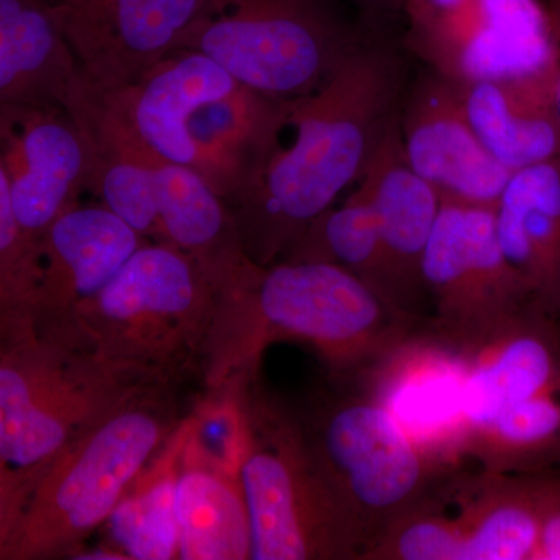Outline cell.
Masks as SVG:
<instances>
[{
  "label": "cell",
  "mask_w": 560,
  "mask_h": 560,
  "mask_svg": "<svg viewBox=\"0 0 560 560\" xmlns=\"http://www.w3.org/2000/svg\"><path fill=\"white\" fill-rule=\"evenodd\" d=\"M143 243L145 238L106 206L75 205L62 212L40 241L33 329H65Z\"/></svg>",
  "instance_id": "cell-16"
},
{
  "label": "cell",
  "mask_w": 560,
  "mask_h": 560,
  "mask_svg": "<svg viewBox=\"0 0 560 560\" xmlns=\"http://www.w3.org/2000/svg\"><path fill=\"white\" fill-rule=\"evenodd\" d=\"M248 442L238 467L250 560L363 558V534L331 488L296 419L248 399Z\"/></svg>",
  "instance_id": "cell-5"
},
{
  "label": "cell",
  "mask_w": 560,
  "mask_h": 560,
  "mask_svg": "<svg viewBox=\"0 0 560 560\" xmlns=\"http://www.w3.org/2000/svg\"><path fill=\"white\" fill-rule=\"evenodd\" d=\"M556 320H558V326L560 329V293H559L558 308H556Z\"/></svg>",
  "instance_id": "cell-35"
},
{
  "label": "cell",
  "mask_w": 560,
  "mask_h": 560,
  "mask_svg": "<svg viewBox=\"0 0 560 560\" xmlns=\"http://www.w3.org/2000/svg\"><path fill=\"white\" fill-rule=\"evenodd\" d=\"M501 250L556 318L560 293V158L512 173L495 205Z\"/></svg>",
  "instance_id": "cell-20"
},
{
  "label": "cell",
  "mask_w": 560,
  "mask_h": 560,
  "mask_svg": "<svg viewBox=\"0 0 560 560\" xmlns=\"http://www.w3.org/2000/svg\"><path fill=\"white\" fill-rule=\"evenodd\" d=\"M441 337L452 342L464 361L463 407L469 444L478 430L511 405L560 386L558 320L539 305L469 334Z\"/></svg>",
  "instance_id": "cell-15"
},
{
  "label": "cell",
  "mask_w": 560,
  "mask_h": 560,
  "mask_svg": "<svg viewBox=\"0 0 560 560\" xmlns=\"http://www.w3.org/2000/svg\"><path fill=\"white\" fill-rule=\"evenodd\" d=\"M359 187L377 217L390 304L423 323L422 259L442 201L440 191L405 160L399 114L368 162Z\"/></svg>",
  "instance_id": "cell-17"
},
{
  "label": "cell",
  "mask_w": 560,
  "mask_h": 560,
  "mask_svg": "<svg viewBox=\"0 0 560 560\" xmlns=\"http://www.w3.org/2000/svg\"><path fill=\"white\" fill-rule=\"evenodd\" d=\"M0 164L18 223L39 250L51 223L90 189V139L61 103L0 106Z\"/></svg>",
  "instance_id": "cell-12"
},
{
  "label": "cell",
  "mask_w": 560,
  "mask_h": 560,
  "mask_svg": "<svg viewBox=\"0 0 560 560\" xmlns=\"http://www.w3.org/2000/svg\"><path fill=\"white\" fill-rule=\"evenodd\" d=\"M419 326L338 265H260L242 289L220 298L206 382L209 389L249 382L264 349L280 340L312 346L335 374L355 381Z\"/></svg>",
  "instance_id": "cell-2"
},
{
  "label": "cell",
  "mask_w": 560,
  "mask_h": 560,
  "mask_svg": "<svg viewBox=\"0 0 560 560\" xmlns=\"http://www.w3.org/2000/svg\"><path fill=\"white\" fill-rule=\"evenodd\" d=\"M456 493L463 560H533L539 540L540 477L482 471Z\"/></svg>",
  "instance_id": "cell-24"
},
{
  "label": "cell",
  "mask_w": 560,
  "mask_h": 560,
  "mask_svg": "<svg viewBox=\"0 0 560 560\" xmlns=\"http://www.w3.org/2000/svg\"><path fill=\"white\" fill-rule=\"evenodd\" d=\"M219 302L215 287L186 253L145 242L65 329L49 335L142 381L175 386L205 371Z\"/></svg>",
  "instance_id": "cell-3"
},
{
  "label": "cell",
  "mask_w": 560,
  "mask_h": 560,
  "mask_svg": "<svg viewBox=\"0 0 560 560\" xmlns=\"http://www.w3.org/2000/svg\"><path fill=\"white\" fill-rule=\"evenodd\" d=\"M176 518L178 559H250L249 517L238 471L195 440L190 418L176 477Z\"/></svg>",
  "instance_id": "cell-21"
},
{
  "label": "cell",
  "mask_w": 560,
  "mask_h": 560,
  "mask_svg": "<svg viewBox=\"0 0 560 560\" xmlns=\"http://www.w3.org/2000/svg\"><path fill=\"white\" fill-rule=\"evenodd\" d=\"M283 260L338 265L390 304L377 217L360 187L342 205L331 206L313 221Z\"/></svg>",
  "instance_id": "cell-27"
},
{
  "label": "cell",
  "mask_w": 560,
  "mask_h": 560,
  "mask_svg": "<svg viewBox=\"0 0 560 560\" xmlns=\"http://www.w3.org/2000/svg\"><path fill=\"white\" fill-rule=\"evenodd\" d=\"M407 51L374 28L316 90L276 101L245 187L231 202L246 254L276 264L359 183L399 114Z\"/></svg>",
  "instance_id": "cell-1"
},
{
  "label": "cell",
  "mask_w": 560,
  "mask_h": 560,
  "mask_svg": "<svg viewBox=\"0 0 560 560\" xmlns=\"http://www.w3.org/2000/svg\"><path fill=\"white\" fill-rule=\"evenodd\" d=\"M552 65L517 79L459 86L464 108L482 145L511 172L560 158V121Z\"/></svg>",
  "instance_id": "cell-19"
},
{
  "label": "cell",
  "mask_w": 560,
  "mask_h": 560,
  "mask_svg": "<svg viewBox=\"0 0 560 560\" xmlns=\"http://www.w3.org/2000/svg\"><path fill=\"white\" fill-rule=\"evenodd\" d=\"M357 11L359 18L375 27L388 28L399 21L401 0H334Z\"/></svg>",
  "instance_id": "cell-32"
},
{
  "label": "cell",
  "mask_w": 560,
  "mask_h": 560,
  "mask_svg": "<svg viewBox=\"0 0 560 560\" xmlns=\"http://www.w3.org/2000/svg\"><path fill=\"white\" fill-rule=\"evenodd\" d=\"M469 458L497 475L536 474L560 460V386L501 411L471 436Z\"/></svg>",
  "instance_id": "cell-26"
},
{
  "label": "cell",
  "mask_w": 560,
  "mask_h": 560,
  "mask_svg": "<svg viewBox=\"0 0 560 560\" xmlns=\"http://www.w3.org/2000/svg\"><path fill=\"white\" fill-rule=\"evenodd\" d=\"M464 378V361L452 342L419 326L355 381L399 422L438 477H448L469 452Z\"/></svg>",
  "instance_id": "cell-11"
},
{
  "label": "cell",
  "mask_w": 560,
  "mask_h": 560,
  "mask_svg": "<svg viewBox=\"0 0 560 560\" xmlns=\"http://www.w3.org/2000/svg\"><path fill=\"white\" fill-rule=\"evenodd\" d=\"M238 86L237 80L206 55L180 49L171 51L127 86L98 92L143 145L164 160L191 168L186 131L191 113Z\"/></svg>",
  "instance_id": "cell-18"
},
{
  "label": "cell",
  "mask_w": 560,
  "mask_h": 560,
  "mask_svg": "<svg viewBox=\"0 0 560 560\" xmlns=\"http://www.w3.org/2000/svg\"><path fill=\"white\" fill-rule=\"evenodd\" d=\"M375 25L334 0H205L176 50H197L248 90L300 97L323 83Z\"/></svg>",
  "instance_id": "cell-6"
},
{
  "label": "cell",
  "mask_w": 560,
  "mask_h": 560,
  "mask_svg": "<svg viewBox=\"0 0 560 560\" xmlns=\"http://www.w3.org/2000/svg\"><path fill=\"white\" fill-rule=\"evenodd\" d=\"M39 276V250L18 223L0 164V329L11 337L33 329Z\"/></svg>",
  "instance_id": "cell-28"
},
{
  "label": "cell",
  "mask_w": 560,
  "mask_h": 560,
  "mask_svg": "<svg viewBox=\"0 0 560 560\" xmlns=\"http://www.w3.org/2000/svg\"><path fill=\"white\" fill-rule=\"evenodd\" d=\"M463 530L436 506L431 493L390 522L368 547L363 559L463 560Z\"/></svg>",
  "instance_id": "cell-29"
},
{
  "label": "cell",
  "mask_w": 560,
  "mask_h": 560,
  "mask_svg": "<svg viewBox=\"0 0 560 560\" xmlns=\"http://www.w3.org/2000/svg\"><path fill=\"white\" fill-rule=\"evenodd\" d=\"M11 335L7 334L5 330L0 329V355H2L3 350L7 349V346H9V342L11 341Z\"/></svg>",
  "instance_id": "cell-34"
},
{
  "label": "cell",
  "mask_w": 560,
  "mask_h": 560,
  "mask_svg": "<svg viewBox=\"0 0 560 560\" xmlns=\"http://www.w3.org/2000/svg\"><path fill=\"white\" fill-rule=\"evenodd\" d=\"M47 464L21 469L0 460V559H9L33 490Z\"/></svg>",
  "instance_id": "cell-30"
},
{
  "label": "cell",
  "mask_w": 560,
  "mask_h": 560,
  "mask_svg": "<svg viewBox=\"0 0 560 560\" xmlns=\"http://www.w3.org/2000/svg\"><path fill=\"white\" fill-rule=\"evenodd\" d=\"M275 102L241 84L202 103L187 120L191 171L228 206L249 178Z\"/></svg>",
  "instance_id": "cell-23"
},
{
  "label": "cell",
  "mask_w": 560,
  "mask_h": 560,
  "mask_svg": "<svg viewBox=\"0 0 560 560\" xmlns=\"http://www.w3.org/2000/svg\"><path fill=\"white\" fill-rule=\"evenodd\" d=\"M555 65H552V95H555L556 110L560 121V43L556 44Z\"/></svg>",
  "instance_id": "cell-33"
},
{
  "label": "cell",
  "mask_w": 560,
  "mask_h": 560,
  "mask_svg": "<svg viewBox=\"0 0 560 560\" xmlns=\"http://www.w3.org/2000/svg\"><path fill=\"white\" fill-rule=\"evenodd\" d=\"M397 24L405 51L459 86L539 72L558 49L541 0H401Z\"/></svg>",
  "instance_id": "cell-9"
},
{
  "label": "cell",
  "mask_w": 560,
  "mask_h": 560,
  "mask_svg": "<svg viewBox=\"0 0 560 560\" xmlns=\"http://www.w3.org/2000/svg\"><path fill=\"white\" fill-rule=\"evenodd\" d=\"M80 72L43 0H0V106L61 103Z\"/></svg>",
  "instance_id": "cell-22"
},
{
  "label": "cell",
  "mask_w": 560,
  "mask_h": 560,
  "mask_svg": "<svg viewBox=\"0 0 560 560\" xmlns=\"http://www.w3.org/2000/svg\"><path fill=\"white\" fill-rule=\"evenodd\" d=\"M323 405L301 427L368 550L390 522L433 492L440 477L399 422L363 390Z\"/></svg>",
  "instance_id": "cell-8"
},
{
  "label": "cell",
  "mask_w": 560,
  "mask_h": 560,
  "mask_svg": "<svg viewBox=\"0 0 560 560\" xmlns=\"http://www.w3.org/2000/svg\"><path fill=\"white\" fill-rule=\"evenodd\" d=\"M441 201L422 259L423 294L433 311L422 326L441 335L469 334L539 305L501 250L495 206Z\"/></svg>",
  "instance_id": "cell-10"
},
{
  "label": "cell",
  "mask_w": 560,
  "mask_h": 560,
  "mask_svg": "<svg viewBox=\"0 0 560 560\" xmlns=\"http://www.w3.org/2000/svg\"><path fill=\"white\" fill-rule=\"evenodd\" d=\"M150 386L65 338L21 331L0 355V460L46 466Z\"/></svg>",
  "instance_id": "cell-7"
},
{
  "label": "cell",
  "mask_w": 560,
  "mask_h": 560,
  "mask_svg": "<svg viewBox=\"0 0 560 560\" xmlns=\"http://www.w3.org/2000/svg\"><path fill=\"white\" fill-rule=\"evenodd\" d=\"M81 80L116 91L176 50L205 0H43Z\"/></svg>",
  "instance_id": "cell-13"
},
{
  "label": "cell",
  "mask_w": 560,
  "mask_h": 560,
  "mask_svg": "<svg viewBox=\"0 0 560 560\" xmlns=\"http://www.w3.org/2000/svg\"><path fill=\"white\" fill-rule=\"evenodd\" d=\"M187 418L116 504L101 529L103 545L124 560H172L179 556L176 477Z\"/></svg>",
  "instance_id": "cell-25"
},
{
  "label": "cell",
  "mask_w": 560,
  "mask_h": 560,
  "mask_svg": "<svg viewBox=\"0 0 560 560\" xmlns=\"http://www.w3.org/2000/svg\"><path fill=\"white\" fill-rule=\"evenodd\" d=\"M405 160L441 198L495 206L510 180L471 127L459 84L422 69L411 77L399 108Z\"/></svg>",
  "instance_id": "cell-14"
},
{
  "label": "cell",
  "mask_w": 560,
  "mask_h": 560,
  "mask_svg": "<svg viewBox=\"0 0 560 560\" xmlns=\"http://www.w3.org/2000/svg\"><path fill=\"white\" fill-rule=\"evenodd\" d=\"M533 560H560V475L540 477L539 540Z\"/></svg>",
  "instance_id": "cell-31"
},
{
  "label": "cell",
  "mask_w": 560,
  "mask_h": 560,
  "mask_svg": "<svg viewBox=\"0 0 560 560\" xmlns=\"http://www.w3.org/2000/svg\"><path fill=\"white\" fill-rule=\"evenodd\" d=\"M172 393L173 386L143 389L47 464L9 559L72 558L84 547L183 422Z\"/></svg>",
  "instance_id": "cell-4"
}]
</instances>
